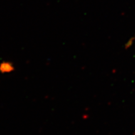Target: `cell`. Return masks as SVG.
I'll return each mask as SVG.
<instances>
[{
  "label": "cell",
  "mask_w": 135,
  "mask_h": 135,
  "mask_svg": "<svg viewBox=\"0 0 135 135\" xmlns=\"http://www.w3.org/2000/svg\"><path fill=\"white\" fill-rule=\"evenodd\" d=\"M0 70L4 73L10 72L12 70V68H11V65H10L9 64L4 63L3 65H1V66H0Z\"/></svg>",
  "instance_id": "cell-1"
},
{
  "label": "cell",
  "mask_w": 135,
  "mask_h": 135,
  "mask_svg": "<svg viewBox=\"0 0 135 135\" xmlns=\"http://www.w3.org/2000/svg\"><path fill=\"white\" fill-rule=\"evenodd\" d=\"M134 38H131L130 40H129V41H128V43L126 44V45H125L126 48H127L128 47H130L131 46V45H132V43H133V41H134Z\"/></svg>",
  "instance_id": "cell-2"
}]
</instances>
